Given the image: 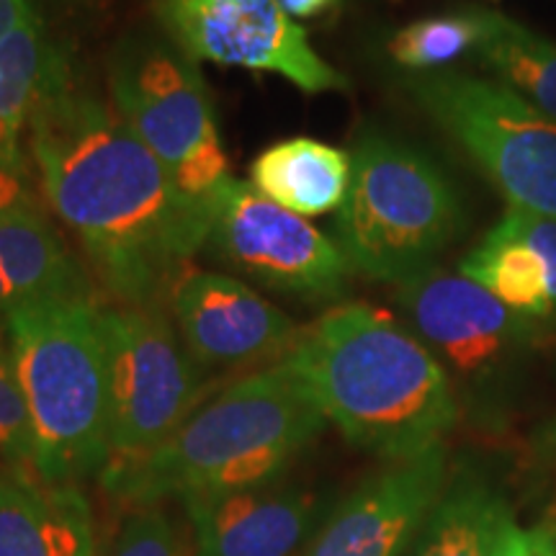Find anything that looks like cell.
Masks as SVG:
<instances>
[{
  "label": "cell",
  "mask_w": 556,
  "mask_h": 556,
  "mask_svg": "<svg viewBox=\"0 0 556 556\" xmlns=\"http://www.w3.org/2000/svg\"><path fill=\"white\" fill-rule=\"evenodd\" d=\"M26 129L45 199L78 238L101 287L116 304H168L204 250L212 214L178 189L106 101L78 86L67 54Z\"/></svg>",
  "instance_id": "cell-1"
},
{
  "label": "cell",
  "mask_w": 556,
  "mask_h": 556,
  "mask_svg": "<svg viewBox=\"0 0 556 556\" xmlns=\"http://www.w3.org/2000/svg\"><path fill=\"white\" fill-rule=\"evenodd\" d=\"M281 364L345 441L387 462L443 446L458 420L446 368L402 319L371 304L328 309Z\"/></svg>",
  "instance_id": "cell-2"
},
{
  "label": "cell",
  "mask_w": 556,
  "mask_h": 556,
  "mask_svg": "<svg viewBox=\"0 0 556 556\" xmlns=\"http://www.w3.org/2000/svg\"><path fill=\"white\" fill-rule=\"evenodd\" d=\"M325 426L304 387L278 361L208 397L155 448L109 464L101 482L111 497L131 507L268 484Z\"/></svg>",
  "instance_id": "cell-3"
},
{
  "label": "cell",
  "mask_w": 556,
  "mask_h": 556,
  "mask_svg": "<svg viewBox=\"0 0 556 556\" xmlns=\"http://www.w3.org/2000/svg\"><path fill=\"white\" fill-rule=\"evenodd\" d=\"M103 307L96 296H60L5 315L13 361L34 433V471L80 484L109 467V377Z\"/></svg>",
  "instance_id": "cell-4"
},
{
  "label": "cell",
  "mask_w": 556,
  "mask_h": 556,
  "mask_svg": "<svg viewBox=\"0 0 556 556\" xmlns=\"http://www.w3.org/2000/svg\"><path fill=\"white\" fill-rule=\"evenodd\" d=\"M351 163L332 225L351 268L397 287L433 270L464 227L462 197L441 165L387 135L361 137Z\"/></svg>",
  "instance_id": "cell-5"
},
{
  "label": "cell",
  "mask_w": 556,
  "mask_h": 556,
  "mask_svg": "<svg viewBox=\"0 0 556 556\" xmlns=\"http://www.w3.org/2000/svg\"><path fill=\"white\" fill-rule=\"evenodd\" d=\"M109 93L122 122L214 219L235 176L199 62L160 29L129 31L109 58Z\"/></svg>",
  "instance_id": "cell-6"
},
{
  "label": "cell",
  "mask_w": 556,
  "mask_h": 556,
  "mask_svg": "<svg viewBox=\"0 0 556 556\" xmlns=\"http://www.w3.org/2000/svg\"><path fill=\"white\" fill-rule=\"evenodd\" d=\"M409 96L507 204L556 219V119L492 78L415 75Z\"/></svg>",
  "instance_id": "cell-7"
},
{
  "label": "cell",
  "mask_w": 556,
  "mask_h": 556,
  "mask_svg": "<svg viewBox=\"0 0 556 556\" xmlns=\"http://www.w3.org/2000/svg\"><path fill=\"white\" fill-rule=\"evenodd\" d=\"M109 377V464L176 433L212 397L214 379L180 340L168 304L103 307ZM106 471V469H103Z\"/></svg>",
  "instance_id": "cell-8"
},
{
  "label": "cell",
  "mask_w": 556,
  "mask_h": 556,
  "mask_svg": "<svg viewBox=\"0 0 556 556\" xmlns=\"http://www.w3.org/2000/svg\"><path fill=\"white\" fill-rule=\"evenodd\" d=\"M204 250L248 281L302 299L343 296L356 274L336 240L240 178L219 197Z\"/></svg>",
  "instance_id": "cell-9"
},
{
  "label": "cell",
  "mask_w": 556,
  "mask_h": 556,
  "mask_svg": "<svg viewBox=\"0 0 556 556\" xmlns=\"http://www.w3.org/2000/svg\"><path fill=\"white\" fill-rule=\"evenodd\" d=\"M150 9L157 29L199 65L270 73L309 96L348 88L278 0H150Z\"/></svg>",
  "instance_id": "cell-10"
},
{
  "label": "cell",
  "mask_w": 556,
  "mask_h": 556,
  "mask_svg": "<svg viewBox=\"0 0 556 556\" xmlns=\"http://www.w3.org/2000/svg\"><path fill=\"white\" fill-rule=\"evenodd\" d=\"M402 323L458 379L482 381L531 338L536 319L518 315L462 274L428 270L397 287Z\"/></svg>",
  "instance_id": "cell-11"
},
{
  "label": "cell",
  "mask_w": 556,
  "mask_h": 556,
  "mask_svg": "<svg viewBox=\"0 0 556 556\" xmlns=\"http://www.w3.org/2000/svg\"><path fill=\"white\" fill-rule=\"evenodd\" d=\"M168 309L180 340L204 371L274 366L302 328L240 278L189 268L170 289Z\"/></svg>",
  "instance_id": "cell-12"
},
{
  "label": "cell",
  "mask_w": 556,
  "mask_h": 556,
  "mask_svg": "<svg viewBox=\"0 0 556 556\" xmlns=\"http://www.w3.org/2000/svg\"><path fill=\"white\" fill-rule=\"evenodd\" d=\"M446 446L361 482L296 556H402L446 492Z\"/></svg>",
  "instance_id": "cell-13"
},
{
  "label": "cell",
  "mask_w": 556,
  "mask_h": 556,
  "mask_svg": "<svg viewBox=\"0 0 556 556\" xmlns=\"http://www.w3.org/2000/svg\"><path fill=\"white\" fill-rule=\"evenodd\" d=\"M193 531V556H296L312 539L317 505L276 482L180 497Z\"/></svg>",
  "instance_id": "cell-14"
},
{
  "label": "cell",
  "mask_w": 556,
  "mask_h": 556,
  "mask_svg": "<svg viewBox=\"0 0 556 556\" xmlns=\"http://www.w3.org/2000/svg\"><path fill=\"white\" fill-rule=\"evenodd\" d=\"M0 556H96L93 513L78 484L0 475Z\"/></svg>",
  "instance_id": "cell-15"
},
{
  "label": "cell",
  "mask_w": 556,
  "mask_h": 556,
  "mask_svg": "<svg viewBox=\"0 0 556 556\" xmlns=\"http://www.w3.org/2000/svg\"><path fill=\"white\" fill-rule=\"evenodd\" d=\"M60 296H93V289L45 208L0 214V323L24 304Z\"/></svg>",
  "instance_id": "cell-16"
},
{
  "label": "cell",
  "mask_w": 556,
  "mask_h": 556,
  "mask_svg": "<svg viewBox=\"0 0 556 556\" xmlns=\"http://www.w3.org/2000/svg\"><path fill=\"white\" fill-rule=\"evenodd\" d=\"M351 152L315 137H291L263 150L250 165V184L299 217L338 212L351 189Z\"/></svg>",
  "instance_id": "cell-17"
},
{
  "label": "cell",
  "mask_w": 556,
  "mask_h": 556,
  "mask_svg": "<svg viewBox=\"0 0 556 556\" xmlns=\"http://www.w3.org/2000/svg\"><path fill=\"white\" fill-rule=\"evenodd\" d=\"M458 274L477 281L518 315L531 319L556 315L544 263L526 245L505 214L484 235L482 242L464 255V261L458 263Z\"/></svg>",
  "instance_id": "cell-18"
},
{
  "label": "cell",
  "mask_w": 556,
  "mask_h": 556,
  "mask_svg": "<svg viewBox=\"0 0 556 556\" xmlns=\"http://www.w3.org/2000/svg\"><path fill=\"white\" fill-rule=\"evenodd\" d=\"M62 60L39 13L0 41V152H21V131Z\"/></svg>",
  "instance_id": "cell-19"
},
{
  "label": "cell",
  "mask_w": 556,
  "mask_h": 556,
  "mask_svg": "<svg viewBox=\"0 0 556 556\" xmlns=\"http://www.w3.org/2000/svg\"><path fill=\"white\" fill-rule=\"evenodd\" d=\"M477 60L492 80L556 119V41L495 11Z\"/></svg>",
  "instance_id": "cell-20"
},
{
  "label": "cell",
  "mask_w": 556,
  "mask_h": 556,
  "mask_svg": "<svg viewBox=\"0 0 556 556\" xmlns=\"http://www.w3.org/2000/svg\"><path fill=\"white\" fill-rule=\"evenodd\" d=\"M495 11L462 9L422 16L389 34L384 50L392 65L415 75L448 73L462 60L479 58Z\"/></svg>",
  "instance_id": "cell-21"
},
{
  "label": "cell",
  "mask_w": 556,
  "mask_h": 556,
  "mask_svg": "<svg viewBox=\"0 0 556 556\" xmlns=\"http://www.w3.org/2000/svg\"><path fill=\"white\" fill-rule=\"evenodd\" d=\"M505 510V503L490 486L462 479L438 500L420 528L413 556H490Z\"/></svg>",
  "instance_id": "cell-22"
},
{
  "label": "cell",
  "mask_w": 556,
  "mask_h": 556,
  "mask_svg": "<svg viewBox=\"0 0 556 556\" xmlns=\"http://www.w3.org/2000/svg\"><path fill=\"white\" fill-rule=\"evenodd\" d=\"M0 467L34 471V433L5 325L0 323ZM37 475V471H34Z\"/></svg>",
  "instance_id": "cell-23"
},
{
  "label": "cell",
  "mask_w": 556,
  "mask_h": 556,
  "mask_svg": "<svg viewBox=\"0 0 556 556\" xmlns=\"http://www.w3.org/2000/svg\"><path fill=\"white\" fill-rule=\"evenodd\" d=\"M184 531L168 513L160 507H137L124 520L119 536L106 552V556H186Z\"/></svg>",
  "instance_id": "cell-24"
},
{
  "label": "cell",
  "mask_w": 556,
  "mask_h": 556,
  "mask_svg": "<svg viewBox=\"0 0 556 556\" xmlns=\"http://www.w3.org/2000/svg\"><path fill=\"white\" fill-rule=\"evenodd\" d=\"M490 556H556V531L552 523L520 526L510 513L500 516Z\"/></svg>",
  "instance_id": "cell-25"
},
{
  "label": "cell",
  "mask_w": 556,
  "mask_h": 556,
  "mask_svg": "<svg viewBox=\"0 0 556 556\" xmlns=\"http://www.w3.org/2000/svg\"><path fill=\"white\" fill-rule=\"evenodd\" d=\"M505 219L516 227V232L526 240V245L544 263L548 278V294L556 312V219L544 214L523 212V208L507 206Z\"/></svg>",
  "instance_id": "cell-26"
},
{
  "label": "cell",
  "mask_w": 556,
  "mask_h": 556,
  "mask_svg": "<svg viewBox=\"0 0 556 556\" xmlns=\"http://www.w3.org/2000/svg\"><path fill=\"white\" fill-rule=\"evenodd\" d=\"M39 204L21 152H0V214Z\"/></svg>",
  "instance_id": "cell-27"
},
{
  "label": "cell",
  "mask_w": 556,
  "mask_h": 556,
  "mask_svg": "<svg viewBox=\"0 0 556 556\" xmlns=\"http://www.w3.org/2000/svg\"><path fill=\"white\" fill-rule=\"evenodd\" d=\"M37 13V0H0V41Z\"/></svg>",
  "instance_id": "cell-28"
},
{
  "label": "cell",
  "mask_w": 556,
  "mask_h": 556,
  "mask_svg": "<svg viewBox=\"0 0 556 556\" xmlns=\"http://www.w3.org/2000/svg\"><path fill=\"white\" fill-rule=\"evenodd\" d=\"M278 3H281V9L296 21V18L323 16L325 11L336 9L340 0H278Z\"/></svg>",
  "instance_id": "cell-29"
},
{
  "label": "cell",
  "mask_w": 556,
  "mask_h": 556,
  "mask_svg": "<svg viewBox=\"0 0 556 556\" xmlns=\"http://www.w3.org/2000/svg\"><path fill=\"white\" fill-rule=\"evenodd\" d=\"M544 441H546V446L554 451L556 454V422H552V426L546 428V435H544Z\"/></svg>",
  "instance_id": "cell-30"
}]
</instances>
